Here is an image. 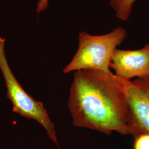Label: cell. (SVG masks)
I'll return each instance as SVG.
<instances>
[{"label": "cell", "instance_id": "6da1fadb", "mask_svg": "<svg viewBox=\"0 0 149 149\" xmlns=\"http://www.w3.org/2000/svg\"><path fill=\"white\" fill-rule=\"evenodd\" d=\"M68 106L76 127L107 135L116 132L134 136L124 87L119 77L111 71H74Z\"/></svg>", "mask_w": 149, "mask_h": 149}, {"label": "cell", "instance_id": "7a4b0ae2", "mask_svg": "<svg viewBox=\"0 0 149 149\" xmlns=\"http://www.w3.org/2000/svg\"><path fill=\"white\" fill-rule=\"evenodd\" d=\"M128 36L127 31L118 27L104 35L92 36L82 31L79 34V47L71 61L63 72L68 74L80 70L111 72L110 64L117 47Z\"/></svg>", "mask_w": 149, "mask_h": 149}, {"label": "cell", "instance_id": "3957f363", "mask_svg": "<svg viewBox=\"0 0 149 149\" xmlns=\"http://www.w3.org/2000/svg\"><path fill=\"white\" fill-rule=\"evenodd\" d=\"M5 44V39L0 37V70L5 82L7 97L12 102L13 111L39 123L47 131L48 137L60 149L54 124L43 103L28 95L16 79L6 58Z\"/></svg>", "mask_w": 149, "mask_h": 149}, {"label": "cell", "instance_id": "277c9868", "mask_svg": "<svg viewBox=\"0 0 149 149\" xmlns=\"http://www.w3.org/2000/svg\"><path fill=\"white\" fill-rule=\"evenodd\" d=\"M119 78L125 91L134 137L149 134V75L133 81Z\"/></svg>", "mask_w": 149, "mask_h": 149}, {"label": "cell", "instance_id": "5b68a950", "mask_svg": "<svg viewBox=\"0 0 149 149\" xmlns=\"http://www.w3.org/2000/svg\"><path fill=\"white\" fill-rule=\"evenodd\" d=\"M110 68L116 74L127 80L149 75V44L138 50L116 49Z\"/></svg>", "mask_w": 149, "mask_h": 149}, {"label": "cell", "instance_id": "8992f818", "mask_svg": "<svg viewBox=\"0 0 149 149\" xmlns=\"http://www.w3.org/2000/svg\"><path fill=\"white\" fill-rule=\"evenodd\" d=\"M136 0H110L109 5L116 13L119 19L126 21L129 18L132 7Z\"/></svg>", "mask_w": 149, "mask_h": 149}, {"label": "cell", "instance_id": "52a82bcc", "mask_svg": "<svg viewBox=\"0 0 149 149\" xmlns=\"http://www.w3.org/2000/svg\"><path fill=\"white\" fill-rule=\"evenodd\" d=\"M134 149H149V134H143L135 137Z\"/></svg>", "mask_w": 149, "mask_h": 149}, {"label": "cell", "instance_id": "ba28073f", "mask_svg": "<svg viewBox=\"0 0 149 149\" xmlns=\"http://www.w3.org/2000/svg\"><path fill=\"white\" fill-rule=\"evenodd\" d=\"M50 0H38L36 11L37 13H39L47 9Z\"/></svg>", "mask_w": 149, "mask_h": 149}]
</instances>
